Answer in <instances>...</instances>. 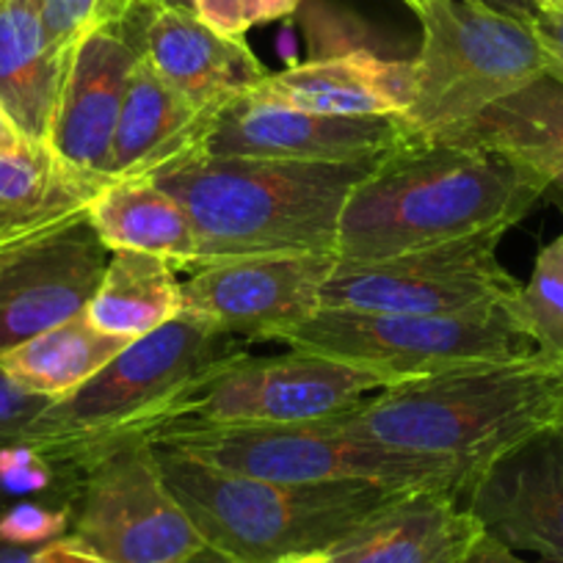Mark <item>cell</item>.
<instances>
[{"mask_svg":"<svg viewBox=\"0 0 563 563\" xmlns=\"http://www.w3.org/2000/svg\"><path fill=\"white\" fill-rule=\"evenodd\" d=\"M246 343L177 316L153 334L133 340L91 382L53 400L31 434L69 440L91 464L130 440H147L177 404L205 378L246 356Z\"/></svg>","mask_w":563,"mask_h":563,"instance_id":"5","label":"cell"},{"mask_svg":"<svg viewBox=\"0 0 563 563\" xmlns=\"http://www.w3.org/2000/svg\"><path fill=\"white\" fill-rule=\"evenodd\" d=\"M533 34L539 40L547 58V75L563 86V9L541 7L539 14L530 20Z\"/></svg>","mask_w":563,"mask_h":563,"instance_id":"31","label":"cell"},{"mask_svg":"<svg viewBox=\"0 0 563 563\" xmlns=\"http://www.w3.org/2000/svg\"><path fill=\"white\" fill-rule=\"evenodd\" d=\"M108 257L86 213L0 241V356L80 316Z\"/></svg>","mask_w":563,"mask_h":563,"instance_id":"14","label":"cell"},{"mask_svg":"<svg viewBox=\"0 0 563 563\" xmlns=\"http://www.w3.org/2000/svg\"><path fill=\"white\" fill-rule=\"evenodd\" d=\"M194 14L224 36H243L263 23L257 0H191Z\"/></svg>","mask_w":563,"mask_h":563,"instance_id":"30","label":"cell"},{"mask_svg":"<svg viewBox=\"0 0 563 563\" xmlns=\"http://www.w3.org/2000/svg\"><path fill=\"white\" fill-rule=\"evenodd\" d=\"M29 144H31L29 135L20 130V124L14 122V117L7 111V106L0 102V155L20 153V150H25Z\"/></svg>","mask_w":563,"mask_h":563,"instance_id":"34","label":"cell"},{"mask_svg":"<svg viewBox=\"0 0 563 563\" xmlns=\"http://www.w3.org/2000/svg\"><path fill=\"white\" fill-rule=\"evenodd\" d=\"M462 500L481 530L508 550L563 563V440L555 429L481 470Z\"/></svg>","mask_w":563,"mask_h":563,"instance_id":"16","label":"cell"},{"mask_svg":"<svg viewBox=\"0 0 563 563\" xmlns=\"http://www.w3.org/2000/svg\"><path fill=\"white\" fill-rule=\"evenodd\" d=\"M219 111L197 108L158 78L144 58L128 80L108 155V180L155 177L208 147Z\"/></svg>","mask_w":563,"mask_h":563,"instance_id":"19","label":"cell"},{"mask_svg":"<svg viewBox=\"0 0 563 563\" xmlns=\"http://www.w3.org/2000/svg\"><path fill=\"white\" fill-rule=\"evenodd\" d=\"M158 3L128 0L78 40L67 58L47 144L75 172L108 183V155L128 80L144 58L150 14Z\"/></svg>","mask_w":563,"mask_h":563,"instance_id":"12","label":"cell"},{"mask_svg":"<svg viewBox=\"0 0 563 563\" xmlns=\"http://www.w3.org/2000/svg\"><path fill=\"white\" fill-rule=\"evenodd\" d=\"M484 533L453 492H409L332 547V563H459Z\"/></svg>","mask_w":563,"mask_h":563,"instance_id":"21","label":"cell"},{"mask_svg":"<svg viewBox=\"0 0 563 563\" xmlns=\"http://www.w3.org/2000/svg\"><path fill=\"white\" fill-rule=\"evenodd\" d=\"M69 536L108 563H175L208 547L147 440L113 445L91 464Z\"/></svg>","mask_w":563,"mask_h":563,"instance_id":"11","label":"cell"},{"mask_svg":"<svg viewBox=\"0 0 563 563\" xmlns=\"http://www.w3.org/2000/svg\"><path fill=\"white\" fill-rule=\"evenodd\" d=\"M519 301L541 354L563 356V274L541 254Z\"/></svg>","mask_w":563,"mask_h":563,"instance_id":"27","label":"cell"},{"mask_svg":"<svg viewBox=\"0 0 563 563\" xmlns=\"http://www.w3.org/2000/svg\"><path fill=\"white\" fill-rule=\"evenodd\" d=\"M271 563H332L327 550L321 552H296V555H285V558H276Z\"/></svg>","mask_w":563,"mask_h":563,"instance_id":"38","label":"cell"},{"mask_svg":"<svg viewBox=\"0 0 563 563\" xmlns=\"http://www.w3.org/2000/svg\"><path fill=\"white\" fill-rule=\"evenodd\" d=\"M561 409L563 356L533 354L376 389L329 422L362 442L451 464L470 486L503 453L555 429Z\"/></svg>","mask_w":563,"mask_h":563,"instance_id":"2","label":"cell"},{"mask_svg":"<svg viewBox=\"0 0 563 563\" xmlns=\"http://www.w3.org/2000/svg\"><path fill=\"white\" fill-rule=\"evenodd\" d=\"M254 91L327 117H406L411 102V62L351 47L268 73Z\"/></svg>","mask_w":563,"mask_h":563,"instance_id":"20","label":"cell"},{"mask_svg":"<svg viewBox=\"0 0 563 563\" xmlns=\"http://www.w3.org/2000/svg\"><path fill=\"white\" fill-rule=\"evenodd\" d=\"M153 445L169 448L224 473L282 484H365L398 489L453 492L462 500L467 475L437 459L393 451L338 431L329 420L299 426H252V429H210L166 437Z\"/></svg>","mask_w":563,"mask_h":563,"instance_id":"8","label":"cell"},{"mask_svg":"<svg viewBox=\"0 0 563 563\" xmlns=\"http://www.w3.org/2000/svg\"><path fill=\"white\" fill-rule=\"evenodd\" d=\"M183 310L177 265L144 252H111L86 318L100 332L139 340L175 321Z\"/></svg>","mask_w":563,"mask_h":563,"instance_id":"25","label":"cell"},{"mask_svg":"<svg viewBox=\"0 0 563 563\" xmlns=\"http://www.w3.org/2000/svg\"><path fill=\"white\" fill-rule=\"evenodd\" d=\"M404 3H406V7H409L415 14L420 12V7H422V0H404Z\"/></svg>","mask_w":563,"mask_h":563,"instance_id":"43","label":"cell"},{"mask_svg":"<svg viewBox=\"0 0 563 563\" xmlns=\"http://www.w3.org/2000/svg\"><path fill=\"white\" fill-rule=\"evenodd\" d=\"M539 254H541V257H547V260H550V263L555 265V268L561 271V274H563V232H561V235L555 238V241L550 243V246H544V249H541Z\"/></svg>","mask_w":563,"mask_h":563,"instance_id":"39","label":"cell"},{"mask_svg":"<svg viewBox=\"0 0 563 563\" xmlns=\"http://www.w3.org/2000/svg\"><path fill=\"white\" fill-rule=\"evenodd\" d=\"M406 124L420 139L470 122L547 75L533 25L475 0H422Z\"/></svg>","mask_w":563,"mask_h":563,"instance_id":"6","label":"cell"},{"mask_svg":"<svg viewBox=\"0 0 563 563\" xmlns=\"http://www.w3.org/2000/svg\"><path fill=\"white\" fill-rule=\"evenodd\" d=\"M547 191L544 177L511 155L417 139L354 188L340 216L338 257L378 260L484 232L506 235Z\"/></svg>","mask_w":563,"mask_h":563,"instance_id":"1","label":"cell"},{"mask_svg":"<svg viewBox=\"0 0 563 563\" xmlns=\"http://www.w3.org/2000/svg\"><path fill=\"white\" fill-rule=\"evenodd\" d=\"M294 351L351 362L393 384L541 354L522 301L478 316H395L321 307L279 338Z\"/></svg>","mask_w":563,"mask_h":563,"instance_id":"7","label":"cell"},{"mask_svg":"<svg viewBox=\"0 0 563 563\" xmlns=\"http://www.w3.org/2000/svg\"><path fill=\"white\" fill-rule=\"evenodd\" d=\"M417 139L420 135L404 117H327L285 106L252 89L232 97L216 113L205 153L349 164L384 158Z\"/></svg>","mask_w":563,"mask_h":563,"instance_id":"15","label":"cell"},{"mask_svg":"<svg viewBox=\"0 0 563 563\" xmlns=\"http://www.w3.org/2000/svg\"><path fill=\"white\" fill-rule=\"evenodd\" d=\"M503 232L378 260L338 257L321 307L395 316H478L517 307L522 285L497 260Z\"/></svg>","mask_w":563,"mask_h":563,"instance_id":"10","label":"cell"},{"mask_svg":"<svg viewBox=\"0 0 563 563\" xmlns=\"http://www.w3.org/2000/svg\"><path fill=\"white\" fill-rule=\"evenodd\" d=\"M102 186L58 158L47 141L0 155V241L86 213Z\"/></svg>","mask_w":563,"mask_h":563,"instance_id":"24","label":"cell"},{"mask_svg":"<svg viewBox=\"0 0 563 563\" xmlns=\"http://www.w3.org/2000/svg\"><path fill=\"white\" fill-rule=\"evenodd\" d=\"M547 194H552V197H555L558 202L563 205V155H561V161L555 164V169H552L550 191H547Z\"/></svg>","mask_w":563,"mask_h":563,"instance_id":"41","label":"cell"},{"mask_svg":"<svg viewBox=\"0 0 563 563\" xmlns=\"http://www.w3.org/2000/svg\"><path fill=\"white\" fill-rule=\"evenodd\" d=\"M555 431H558V434H561V440H563V409H561V415H558V422H555Z\"/></svg>","mask_w":563,"mask_h":563,"instance_id":"44","label":"cell"},{"mask_svg":"<svg viewBox=\"0 0 563 563\" xmlns=\"http://www.w3.org/2000/svg\"><path fill=\"white\" fill-rule=\"evenodd\" d=\"M51 404V398L29 393V389L14 384L7 373L0 371V442L14 440V437H23L25 431H31V426L40 420L42 411Z\"/></svg>","mask_w":563,"mask_h":563,"instance_id":"29","label":"cell"},{"mask_svg":"<svg viewBox=\"0 0 563 563\" xmlns=\"http://www.w3.org/2000/svg\"><path fill=\"white\" fill-rule=\"evenodd\" d=\"M175 563H238V561H232V558L224 555V552L213 550V547H205V550H199L197 555L183 558V561H175Z\"/></svg>","mask_w":563,"mask_h":563,"instance_id":"37","label":"cell"},{"mask_svg":"<svg viewBox=\"0 0 563 563\" xmlns=\"http://www.w3.org/2000/svg\"><path fill=\"white\" fill-rule=\"evenodd\" d=\"M108 252H144L169 263L199 265V241L186 208L153 177L108 180L86 208Z\"/></svg>","mask_w":563,"mask_h":563,"instance_id":"23","label":"cell"},{"mask_svg":"<svg viewBox=\"0 0 563 563\" xmlns=\"http://www.w3.org/2000/svg\"><path fill=\"white\" fill-rule=\"evenodd\" d=\"M257 3L260 12H263V23L288 18V14H294L301 7V0H257Z\"/></svg>","mask_w":563,"mask_h":563,"instance_id":"36","label":"cell"},{"mask_svg":"<svg viewBox=\"0 0 563 563\" xmlns=\"http://www.w3.org/2000/svg\"><path fill=\"white\" fill-rule=\"evenodd\" d=\"M150 3H158V7H175V9H191L194 12L191 0H150Z\"/></svg>","mask_w":563,"mask_h":563,"instance_id":"42","label":"cell"},{"mask_svg":"<svg viewBox=\"0 0 563 563\" xmlns=\"http://www.w3.org/2000/svg\"><path fill=\"white\" fill-rule=\"evenodd\" d=\"M67 58L53 47L45 0H0V102L31 141H47Z\"/></svg>","mask_w":563,"mask_h":563,"instance_id":"22","label":"cell"},{"mask_svg":"<svg viewBox=\"0 0 563 563\" xmlns=\"http://www.w3.org/2000/svg\"><path fill=\"white\" fill-rule=\"evenodd\" d=\"M124 3L128 0H45V25L53 47L69 56L80 36L113 18Z\"/></svg>","mask_w":563,"mask_h":563,"instance_id":"28","label":"cell"},{"mask_svg":"<svg viewBox=\"0 0 563 563\" xmlns=\"http://www.w3.org/2000/svg\"><path fill=\"white\" fill-rule=\"evenodd\" d=\"M544 7H555V9H563V0H541Z\"/></svg>","mask_w":563,"mask_h":563,"instance_id":"45","label":"cell"},{"mask_svg":"<svg viewBox=\"0 0 563 563\" xmlns=\"http://www.w3.org/2000/svg\"><path fill=\"white\" fill-rule=\"evenodd\" d=\"M91 459L58 437L0 442V547L45 550L67 539Z\"/></svg>","mask_w":563,"mask_h":563,"instance_id":"17","label":"cell"},{"mask_svg":"<svg viewBox=\"0 0 563 563\" xmlns=\"http://www.w3.org/2000/svg\"><path fill=\"white\" fill-rule=\"evenodd\" d=\"M36 552L31 550H12V547H0V563H34Z\"/></svg>","mask_w":563,"mask_h":563,"instance_id":"40","label":"cell"},{"mask_svg":"<svg viewBox=\"0 0 563 563\" xmlns=\"http://www.w3.org/2000/svg\"><path fill=\"white\" fill-rule=\"evenodd\" d=\"M378 161L318 164L202 153L153 180L186 208L199 265L263 254H338L345 202Z\"/></svg>","mask_w":563,"mask_h":563,"instance_id":"3","label":"cell"},{"mask_svg":"<svg viewBox=\"0 0 563 563\" xmlns=\"http://www.w3.org/2000/svg\"><path fill=\"white\" fill-rule=\"evenodd\" d=\"M153 448L166 484L205 544L238 563H271L296 552L332 550L400 497L422 492L365 481L282 484L224 473L169 448Z\"/></svg>","mask_w":563,"mask_h":563,"instance_id":"4","label":"cell"},{"mask_svg":"<svg viewBox=\"0 0 563 563\" xmlns=\"http://www.w3.org/2000/svg\"><path fill=\"white\" fill-rule=\"evenodd\" d=\"M459 563H530L492 536L481 533Z\"/></svg>","mask_w":563,"mask_h":563,"instance_id":"33","label":"cell"},{"mask_svg":"<svg viewBox=\"0 0 563 563\" xmlns=\"http://www.w3.org/2000/svg\"><path fill=\"white\" fill-rule=\"evenodd\" d=\"M338 254H263L199 265L183 282L180 316L243 340H279L321 310Z\"/></svg>","mask_w":563,"mask_h":563,"instance_id":"13","label":"cell"},{"mask_svg":"<svg viewBox=\"0 0 563 563\" xmlns=\"http://www.w3.org/2000/svg\"><path fill=\"white\" fill-rule=\"evenodd\" d=\"M34 563H108L106 558H100L97 552L86 550L80 541H75L73 536L62 541H53L45 550L36 552Z\"/></svg>","mask_w":563,"mask_h":563,"instance_id":"32","label":"cell"},{"mask_svg":"<svg viewBox=\"0 0 563 563\" xmlns=\"http://www.w3.org/2000/svg\"><path fill=\"white\" fill-rule=\"evenodd\" d=\"M130 340L100 332L86 310L0 356V371L42 398L62 400L97 376Z\"/></svg>","mask_w":563,"mask_h":563,"instance_id":"26","label":"cell"},{"mask_svg":"<svg viewBox=\"0 0 563 563\" xmlns=\"http://www.w3.org/2000/svg\"><path fill=\"white\" fill-rule=\"evenodd\" d=\"M475 3H484V7L495 9V12L525 20V23H530L539 14V9L544 7L541 0H475Z\"/></svg>","mask_w":563,"mask_h":563,"instance_id":"35","label":"cell"},{"mask_svg":"<svg viewBox=\"0 0 563 563\" xmlns=\"http://www.w3.org/2000/svg\"><path fill=\"white\" fill-rule=\"evenodd\" d=\"M144 62L177 95L208 111H221L268 75L243 36L219 34L191 9L175 7H155L150 14Z\"/></svg>","mask_w":563,"mask_h":563,"instance_id":"18","label":"cell"},{"mask_svg":"<svg viewBox=\"0 0 563 563\" xmlns=\"http://www.w3.org/2000/svg\"><path fill=\"white\" fill-rule=\"evenodd\" d=\"M387 387L395 384L378 373L307 351L290 349L268 360L246 354L205 378L169 411L150 442L188 431L329 420Z\"/></svg>","mask_w":563,"mask_h":563,"instance_id":"9","label":"cell"}]
</instances>
